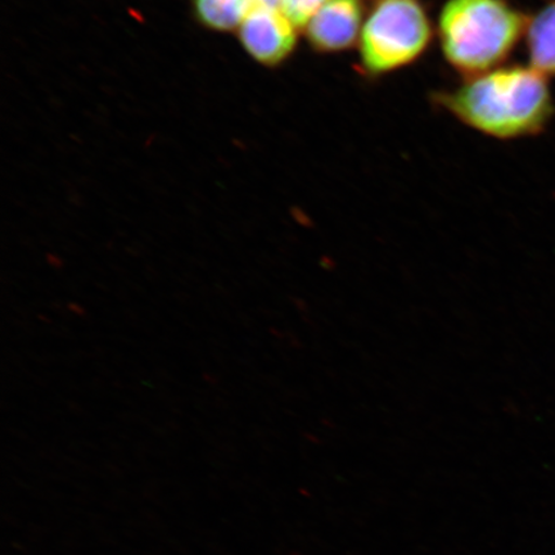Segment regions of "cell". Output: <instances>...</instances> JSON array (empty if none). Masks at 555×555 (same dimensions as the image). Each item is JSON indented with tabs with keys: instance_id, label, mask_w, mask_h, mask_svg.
<instances>
[{
	"instance_id": "obj_2",
	"label": "cell",
	"mask_w": 555,
	"mask_h": 555,
	"mask_svg": "<svg viewBox=\"0 0 555 555\" xmlns=\"http://www.w3.org/2000/svg\"><path fill=\"white\" fill-rule=\"evenodd\" d=\"M529 17L508 0H447L436 26L443 59L463 78L501 67L525 39Z\"/></svg>"
},
{
	"instance_id": "obj_14",
	"label": "cell",
	"mask_w": 555,
	"mask_h": 555,
	"mask_svg": "<svg viewBox=\"0 0 555 555\" xmlns=\"http://www.w3.org/2000/svg\"><path fill=\"white\" fill-rule=\"evenodd\" d=\"M39 321H43V322L50 323V321H47V317L39 315Z\"/></svg>"
},
{
	"instance_id": "obj_4",
	"label": "cell",
	"mask_w": 555,
	"mask_h": 555,
	"mask_svg": "<svg viewBox=\"0 0 555 555\" xmlns=\"http://www.w3.org/2000/svg\"><path fill=\"white\" fill-rule=\"evenodd\" d=\"M238 38L256 62L276 67L294 54L298 29L276 7L260 5L243 21Z\"/></svg>"
},
{
	"instance_id": "obj_9",
	"label": "cell",
	"mask_w": 555,
	"mask_h": 555,
	"mask_svg": "<svg viewBox=\"0 0 555 555\" xmlns=\"http://www.w3.org/2000/svg\"><path fill=\"white\" fill-rule=\"evenodd\" d=\"M46 262L48 263V266H50L51 268L53 269H62L65 267V261L64 259L61 258V256L59 255H55V254H52V253H48L46 255Z\"/></svg>"
},
{
	"instance_id": "obj_5",
	"label": "cell",
	"mask_w": 555,
	"mask_h": 555,
	"mask_svg": "<svg viewBox=\"0 0 555 555\" xmlns=\"http://www.w3.org/2000/svg\"><path fill=\"white\" fill-rule=\"evenodd\" d=\"M365 17L363 0H330L302 31L312 51L341 53L359 43Z\"/></svg>"
},
{
	"instance_id": "obj_3",
	"label": "cell",
	"mask_w": 555,
	"mask_h": 555,
	"mask_svg": "<svg viewBox=\"0 0 555 555\" xmlns=\"http://www.w3.org/2000/svg\"><path fill=\"white\" fill-rule=\"evenodd\" d=\"M434 33L421 0H377L360 35V66L371 78L411 66L427 52Z\"/></svg>"
},
{
	"instance_id": "obj_11",
	"label": "cell",
	"mask_w": 555,
	"mask_h": 555,
	"mask_svg": "<svg viewBox=\"0 0 555 555\" xmlns=\"http://www.w3.org/2000/svg\"><path fill=\"white\" fill-rule=\"evenodd\" d=\"M319 263H321V267L324 270H328V272H331V270H333L337 267L336 260L331 258V256H323V258H321V260H319Z\"/></svg>"
},
{
	"instance_id": "obj_15",
	"label": "cell",
	"mask_w": 555,
	"mask_h": 555,
	"mask_svg": "<svg viewBox=\"0 0 555 555\" xmlns=\"http://www.w3.org/2000/svg\"><path fill=\"white\" fill-rule=\"evenodd\" d=\"M376 2H377V0H376Z\"/></svg>"
},
{
	"instance_id": "obj_6",
	"label": "cell",
	"mask_w": 555,
	"mask_h": 555,
	"mask_svg": "<svg viewBox=\"0 0 555 555\" xmlns=\"http://www.w3.org/2000/svg\"><path fill=\"white\" fill-rule=\"evenodd\" d=\"M525 41L529 65L547 79L555 78V0L529 17Z\"/></svg>"
},
{
	"instance_id": "obj_12",
	"label": "cell",
	"mask_w": 555,
	"mask_h": 555,
	"mask_svg": "<svg viewBox=\"0 0 555 555\" xmlns=\"http://www.w3.org/2000/svg\"><path fill=\"white\" fill-rule=\"evenodd\" d=\"M260 2L262 5L276 7V9H280L281 0H260Z\"/></svg>"
},
{
	"instance_id": "obj_1",
	"label": "cell",
	"mask_w": 555,
	"mask_h": 555,
	"mask_svg": "<svg viewBox=\"0 0 555 555\" xmlns=\"http://www.w3.org/2000/svg\"><path fill=\"white\" fill-rule=\"evenodd\" d=\"M467 127L502 141L543 133L555 114L550 79L530 65L490 69L434 94Z\"/></svg>"
},
{
	"instance_id": "obj_10",
	"label": "cell",
	"mask_w": 555,
	"mask_h": 555,
	"mask_svg": "<svg viewBox=\"0 0 555 555\" xmlns=\"http://www.w3.org/2000/svg\"><path fill=\"white\" fill-rule=\"evenodd\" d=\"M67 310L69 312H73V314L76 315V317H86L87 315L86 308L81 307L80 304L75 302V301H69L67 304Z\"/></svg>"
},
{
	"instance_id": "obj_8",
	"label": "cell",
	"mask_w": 555,
	"mask_h": 555,
	"mask_svg": "<svg viewBox=\"0 0 555 555\" xmlns=\"http://www.w3.org/2000/svg\"><path fill=\"white\" fill-rule=\"evenodd\" d=\"M330 0H281L280 10L298 30H304L310 20Z\"/></svg>"
},
{
	"instance_id": "obj_13",
	"label": "cell",
	"mask_w": 555,
	"mask_h": 555,
	"mask_svg": "<svg viewBox=\"0 0 555 555\" xmlns=\"http://www.w3.org/2000/svg\"><path fill=\"white\" fill-rule=\"evenodd\" d=\"M204 379L208 382V384H217V378L212 377L211 374L204 373Z\"/></svg>"
},
{
	"instance_id": "obj_7",
	"label": "cell",
	"mask_w": 555,
	"mask_h": 555,
	"mask_svg": "<svg viewBox=\"0 0 555 555\" xmlns=\"http://www.w3.org/2000/svg\"><path fill=\"white\" fill-rule=\"evenodd\" d=\"M260 5V0H193L198 23L214 31L238 30L249 13Z\"/></svg>"
}]
</instances>
